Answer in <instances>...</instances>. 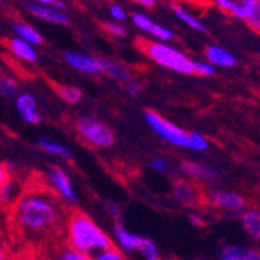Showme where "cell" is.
<instances>
[{
	"label": "cell",
	"mask_w": 260,
	"mask_h": 260,
	"mask_svg": "<svg viewBox=\"0 0 260 260\" xmlns=\"http://www.w3.org/2000/svg\"><path fill=\"white\" fill-rule=\"evenodd\" d=\"M64 59L67 61L69 66H72L74 69L80 70V72H83V74H87V75L102 74V69H100L97 58H90V56L75 53V52H66Z\"/></svg>",
	"instance_id": "obj_14"
},
{
	"label": "cell",
	"mask_w": 260,
	"mask_h": 260,
	"mask_svg": "<svg viewBox=\"0 0 260 260\" xmlns=\"http://www.w3.org/2000/svg\"><path fill=\"white\" fill-rule=\"evenodd\" d=\"M220 258L223 260H260V251L242 246V245H228L221 249Z\"/></svg>",
	"instance_id": "obj_18"
},
{
	"label": "cell",
	"mask_w": 260,
	"mask_h": 260,
	"mask_svg": "<svg viewBox=\"0 0 260 260\" xmlns=\"http://www.w3.org/2000/svg\"><path fill=\"white\" fill-rule=\"evenodd\" d=\"M242 226L246 231V234L254 240H260V210L258 209H249L240 214Z\"/></svg>",
	"instance_id": "obj_21"
},
{
	"label": "cell",
	"mask_w": 260,
	"mask_h": 260,
	"mask_svg": "<svg viewBox=\"0 0 260 260\" xmlns=\"http://www.w3.org/2000/svg\"><path fill=\"white\" fill-rule=\"evenodd\" d=\"M13 190H14V187H13V182L11 179L5 184L0 185V203L2 204H13V201L16 200L14 195H13Z\"/></svg>",
	"instance_id": "obj_31"
},
{
	"label": "cell",
	"mask_w": 260,
	"mask_h": 260,
	"mask_svg": "<svg viewBox=\"0 0 260 260\" xmlns=\"http://www.w3.org/2000/svg\"><path fill=\"white\" fill-rule=\"evenodd\" d=\"M173 197L178 203L187 204V206H195L201 203V190L188 179H176L172 185Z\"/></svg>",
	"instance_id": "obj_9"
},
{
	"label": "cell",
	"mask_w": 260,
	"mask_h": 260,
	"mask_svg": "<svg viewBox=\"0 0 260 260\" xmlns=\"http://www.w3.org/2000/svg\"><path fill=\"white\" fill-rule=\"evenodd\" d=\"M245 22L249 25V28L260 33V0H255V4H254L251 13L248 14V17L245 19Z\"/></svg>",
	"instance_id": "obj_28"
},
{
	"label": "cell",
	"mask_w": 260,
	"mask_h": 260,
	"mask_svg": "<svg viewBox=\"0 0 260 260\" xmlns=\"http://www.w3.org/2000/svg\"><path fill=\"white\" fill-rule=\"evenodd\" d=\"M137 252L147 258V260H156L159 258V249L156 246V243L147 237H140L139 239V246H137Z\"/></svg>",
	"instance_id": "obj_25"
},
{
	"label": "cell",
	"mask_w": 260,
	"mask_h": 260,
	"mask_svg": "<svg viewBox=\"0 0 260 260\" xmlns=\"http://www.w3.org/2000/svg\"><path fill=\"white\" fill-rule=\"evenodd\" d=\"M47 179H49V182L53 185L55 190L59 193L61 198L67 200L69 203H75V192L72 188V184H70V179L67 176V173L59 169V167H53L49 175H47Z\"/></svg>",
	"instance_id": "obj_11"
},
{
	"label": "cell",
	"mask_w": 260,
	"mask_h": 260,
	"mask_svg": "<svg viewBox=\"0 0 260 260\" xmlns=\"http://www.w3.org/2000/svg\"><path fill=\"white\" fill-rule=\"evenodd\" d=\"M204 56L210 64H214L215 67H221V69H232L235 62H237V59H235V56L229 50H226L224 47H220L217 44L207 45Z\"/></svg>",
	"instance_id": "obj_15"
},
{
	"label": "cell",
	"mask_w": 260,
	"mask_h": 260,
	"mask_svg": "<svg viewBox=\"0 0 260 260\" xmlns=\"http://www.w3.org/2000/svg\"><path fill=\"white\" fill-rule=\"evenodd\" d=\"M137 47L142 50V53H145L157 66L182 75H193L195 61L190 56H187L184 52L178 50L176 47L164 41H147V39H139Z\"/></svg>",
	"instance_id": "obj_4"
},
{
	"label": "cell",
	"mask_w": 260,
	"mask_h": 260,
	"mask_svg": "<svg viewBox=\"0 0 260 260\" xmlns=\"http://www.w3.org/2000/svg\"><path fill=\"white\" fill-rule=\"evenodd\" d=\"M38 4H42V5H50V7H55L58 10H64L66 8V4L61 2V0H36Z\"/></svg>",
	"instance_id": "obj_39"
},
{
	"label": "cell",
	"mask_w": 260,
	"mask_h": 260,
	"mask_svg": "<svg viewBox=\"0 0 260 260\" xmlns=\"http://www.w3.org/2000/svg\"><path fill=\"white\" fill-rule=\"evenodd\" d=\"M125 87H126V90H128L129 95H139V93H140V89H142L140 83H139L136 78L126 81V83H125Z\"/></svg>",
	"instance_id": "obj_35"
},
{
	"label": "cell",
	"mask_w": 260,
	"mask_h": 260,
	"mask_svg": "<svg viewBox=\"0 0 260 260\" xmlns=\"http://www.w3.org/2000/svg\"><path fill=\"white\" fill-rule=\"evenodd\" d=\"M114 237L117 245L120 246L122 252H136L139 246V235L129 232L125 226H122L119 221L114 224Z\"/></svg>",
	"instance_id": "obj_19"
},
{
	"label": "cell",
	"mask_w": 260,
	"mask_h": 260,
	"mask_svg": "<svg viewBox=\"0 0 260 260\" xmlns=\"http://www.w3.org/2000/svg\"><path fill=\"white\" fill-rule=\"evenodd\" d=\"M207 201L212 207L229 210L234 212V214H242V210L246 207V200L243 195L232 190H223V188L210 192L207 195Z\"/></svg>",
	"instance_id": "obj_6"
},
{
	"label": "cell",
	"mask_w": 260,
	"mask_h": 260,
	"mask_svg": "<svg viewBox=\"0 0 260 260\" xmlns=\"http://www.w3.org/2000/svg\"><path fill=\"white\" fill-rule=\"evenodd\" d=\"M150 165L153 170H156L159 173H167L170 170V162L165 157H154V159H151Z\"/></svg>",
	"instance_id": "obj_33"
},
{
	"label": "cell",
	"mask_w": 260,
	"mask_h": 260,
	"mask_svg": "<svg viewBox=\"0 0 260 260\" xmlns=\"http://www.w3.org/2000/svg\"><path fill=\"white\" fill-rule=\"evenodd\" d=\"M197 2H203V4H207L209 0H197Z\"/></svg>",
	"instance_id": "obj_42"
},
{
	"label": "cell",
	"mask_w": 260,
	"mask_h": 260,
	"mask_svg": "<svg viewBox=\"0 0 260 260\" xmlns=\"http://www.w3.org/2000/svg\"><path fill=\"white\" fill-rule=\"evenodd\" d=\"M147 125L165 142L179 148H188L193 151H206L209 148V140L201 133H187L178 125L169 122L167 119L154 111H145L144 114Z\"/></svg>",
	"instance_id": "obj_3"
},
{
	"label": "cell",
	"mask_w": 260,
	"mask_h": 260,
	"mask_svg": "<svg viewBox=\"0 0 260 260\" xmlns=\"http://www.w3.org/2000/svg\"><path fill=\"white\" fill-rule=\"evenodd\" d=\"M66 242L89 257H93V252H102L108 248H112L114 243L95 223H93L81 210H72L67 220L66 228Z\"/></svg>",
	"instance_id": "obj_2"
},
{
	"label": "cell",
	"mask_w": 260,
	"mask_h": 260,
	"mask_svg": "<svg viewBox=\"0 0 260 260\" xmlns=\"http://www.w3.org/2000/svg\"><path fill=\"white\" fill-rule=\"evenodd\" d=\"M10 181V167L5 164H0V185Z\"/></svg>",
	"instance_id": "obj_38"
},
{
	"label": "cell",
	"mask_w": 260,
	"mask_h": 260,
	"mask_svg": "<svg viewBox=\"0 0 260 260\" xmlns=\"http://www.w3.org/2000/svg\"><path fill=\"white\" fill-rule=\"evenodd\" d=\"M106 209H108V212H109V215H111V217H114L115 220H120L122 210H120V207L117 206L115 203H111V201H108V203H106Z\"/></svg>",
	"instance_id": "obj_36"
},
{
	"label": "cell",
	"mask_w": 260,
	"mask_h": 260,
	"mask_svg": "<svg viewBox=\"0 0 260 260\" xmlns=\"http://www.w3.org/2000/svg\"><path fill=\"white\" fill-rule=\"evenodd\" d=\"M131 2L144 7V8H154L156 7V0H131Z\"/></svg>",
	"instance_id": "obj_40"
},
{
	"label": "cell",
	"mask_w": 260,
	"mask_h": 260,
	"mask_svg": "<svg viewBox=\"0 0 260 260\" xmlns=\"http://www.w3.org/2000/svg\"><path fill=\"white\" fill-rule=\"evenodd\" d=\"M16 108L25 122H28V123L41 122V115L36 108V100L33 95H30V93H22V95H19L16 99Z\"/></svg>",
	"instance_id": "obj_17"
},
{
	"label": "cell",
	"mask_w": 260,
	"mask_h": 260,
	"mask_svg": "<svg viewBox=\"0 0 260 260\" xmlns=\"http://www.w3.org/2000/svg\"><path fill=\"white\" fill-rule=\"evenodd\" d=\"M102 27L106 33L112 35V36H117V38H125L128 35L126 28L123 25H120V22H103Z\"/></svg>",
	"instance_id": "obj_29"
},
{
	"label": "cell",
	"mask_w": 260,
	"mask_h": 260,
	"mask_svg": "<svg viewBox=\"0 0 260 260\" xmlns=\"http://www.w3.org/2000/svg\"><path fill=\"white\" fill-rule=\"evenodd\" d=\"M217 72V67L214 64H210L207 59L206 61H195L193 64V75H200V77H212L215 75Z\"/></svg>",
	"instance_id": "obj_26"
},
{
	"label": "cell",
	"mask_w": 260,
	"mask_h": 260,
	"mask_svg": "<svg viewBox=\"0 0 260 260\" xmlns=\"http://www.w3.org/2000/svg\"><path fill=\"white\" fill-rule=\"evenodd\" d=\"M49 84L52 86L53 92L56 95L64 100L69 105H75L83 99V92L81 89L75 87V86H69V84H62V83H55V81H49Z\"/></svg>",
	"instance_id": "obj_22"
},
{
	"label": "cell",
	"mask_w": 260,
	"mask_h": 260,
	"mask_svg": "<svg viewBox=\"0 0 260 260\" xmlns=\"http://www.w3.org/2000/svg\"><path fill=\"white\" fill-rule=\"evenodd\" d=\"M39 147L47 151V153H52L55 156H59V157H64L67 160H72V153H70L69 148H66L64 145H59L53 140H49V139H41L39 140Z\"/></svg>",
	"instance_id": "obj_24"
},
{
	"label": "cell",
	"mask_w": 260,
	"mask_h": 260,
	"mask_svg": "<svg viewBox=\"0 0 260 260\" xmlns=\"http://www.w3.org/2000/svg\"><path fill=\"white\" fill-rule=\"evenodd\" d=\"M27 11L31 13L33 16L52 22V23H59V25H67L69 23V16L64 13V10H58L50 5H42V4H28Z\"/></svg>",
	"instance_id": "obj_12"
},
{
	"label": "cell",
	"mask_w": 260,
	"mask_h": 260,
	"mask_svg": "<svg viewBox=\"0 0 260 260\" xmlns=\"http://www.w3.org/2000/svg\"><path fill=\"white\" fill-rule=\"evenodd\" d=\"M75 129L83 140L97 148H109L115 144V136L112 129L92 117H81L75 122Z\"/></svg>",
	"instance_id": "obj_5"
},
{
	"label": "cell",
	"mask_w": 260,
	"mask_h": 260,
	"mask_svg": "<svg viewBox=\"0 0 260 260\" xmlns=\"http://www.w3.org/2000/svg\"><path fill=\"white\" fill-rule=\"evenodd\" d=\"M172 11H173V14L176 16V19L181 20L185 27L192 28V30H195V31H200V33H204V31H206L204 22H203L200 17H197L195 14H192L188 10H185L182 5L173 4V5H172Z\"/></svg>",
	"instance_id": "obj_20"
},
{
	"label": "cell",
	"mask_w": 260,
	"mask_h": 260,
	"mask_svg": "<svg viewBox=\"0 0 260 260\" xmlns=\"http://www.w3.org/2000/svg\"><path fill=\"white\" fill-rule=\"evenodd\" d=\"M95 258H99V260H123L125 254H122L115 246H112V248H108V249L102 251L100 254H97Z\"/></svg>",
	"instance_id": "obj_32"
},
{
	"label": "cell",
	"mask_w": 260,
	"mask_h": 260,
	"mask_svg": "<svg viewBox=\"0 0 260 260\" xmlns=\"http://www.w3.org/2000/svg\"><path fill=\"white\" fill-rule=\"evenodd\" d=\"M109 14H111L112 19L117 20V22H123V20H126V17H128L125 8L120 7V5H117V4H114V5L109 7Z\"/></svg>",
	"instance_id": "obj_34"
},
{
	"label": "cell",
	"mask_w": 260,
	"mask_h": 260,
	"mask_svg": "<svg viewBox=\"0 0 260 260\" xmlns=\"http://www.w3.org/2000/svg\"><path fill=\"white\" fill-rule=\"evenodd\" d=\"M179 172L184 176H188L197 181H212L220 176V173L215 169H212L209 165L203 162H197V160H182L179 164Z\"/></svg>",
	"instance_id": "obj_10"
},
{
	"label": "cell",
	"mask_w": 260,
	"mask_h": 260,
	"mask_svg": "<svg viewBox=\"0 0 260 260\" xmlns=\"http://www.w3.org/2000/svg\"><path fill=\"white\" fill-rule=\"evenodd\" d=\"M207 4L214 5L221 13H224L234 19L245 20L248 17V14L251 13L255 0H209Z\"/></svg>",
	"instance_id": "obj_8"
},
{
	"label": "cell",
	"mask_w": 260,
	"mask_h": 260,
	"mask_svg": "<svg viewBox=\"0 0 260 260\" xmlns=\"http://www.w3.org/2000/svg\"><path fill=\"white\" fill-rule=\"evenodd\" d=\"M13 28H14V31L17 33L19 38L31 42L33 45H39V44L44 42L42 41V36L36 31V28H33L31 25H28V23H16Z\"/></svg>",
	"instance_id": "obj_23"
},
{
	"label": "cell",
	"mask_w": 260,
	"mask_h": 260,
	"mask_svg": "<svg viewBox=\"0 0 260 260\" xmlns=\"http://www.w3.org/2000/svg\"><path fill=\"white\" fill-rule=\"evenodd\" d=\"M8 257V254H7V249H5V245L0 242V260H4V258H7Z\"/></svg>",
	"instance_id": "obj_41"
},
{
	"label": "cell",
	"mask_w": 260,
	"mask_h": 260,
	"mask_svg": "<svg viewBox=\"0 0 260 260\" xmlns=\"http://www.w3.org/2000/svg\"><path fill=\"white\" fill-rule=\"evenodd\" d=\"M188 221H190L195 228H203V226H204L203 215H201V214H195V212H192V214H188Z\"/></svg>",
	"instance_id": "obj_37"
},
{
	"label": "cell",
	"mask_w": 260,
	"mask_h": 260,
	"mask_svg": "<svg viewBox=\"0 0 260 260\" xmlns=\"http://www.w3.org/2000/svg\"><path fill=\"white\" fill-rule=\"evenodd\" d=\"M100 69H102V74L114 78L115 81H120V83H126L129 80L134 78V74L129 67H126L125 64L119 62V61H114V59H108V58H97Z\"/></svg>",
	"instance_id": "obj_13"
},
{
	"label": "cell",
	"mask_w": 260,
	"mask_h": 260,
	"mask_svg": "<svg viewBox=\"0 0 260 260\" xmlns=\"http://www.w3.org/2000/svg\"><path fill=\"white\" fill-rule=\"evenodd\" d=\"M10 214L13 240L33 251L66 235L70 215L59 193L47 187L42 178L28 181L23 192L13 201Z\"/></svg>",
	"instance_id": "obj_1"
},
{
	"label": "cell",
	"mask_w": 260,
	"mask_h": 260,
	"mask_svg": "<svg viewBox=\"0 0 260 260\" xmlns=\"http://www.w3.org/2000/svg\"><path fill=\"white\" fill-rule=\"evenodd\" d=\"M8 50L11 55L17 56L19 59L22 61H27V62H35L38 59V55H36V50L31 42L22 39V38H13V39H7L5 41Z\"/></svg>",
	"instance_id": "obj_16"
},
{
	"label": "cell",
	"mask_w": 260,
	"mask_h": 260,
	"mask_svg": "<svg viewBox=\"0 0 260 260\" xmlns=\"http://www.w3.org/2000/svg\"><path fill=\"white\" fill-rule=\"evenodd\" d=\"M0 93L7 99H13L17 93V83L10 77L0 78Z\"/></svg>",
	"instance_id": "obj_27"
},
{
	"label": "cell",
	"mask_w": 260,
	"mask_h": 260,
	"mask_svg": "<svg viewBox=\"0 0 260 260\" xmlns=\"http://www.w3.org/2000/svg\"><path fill=\"white\" fill-rule=\"evenodd\" d=\"M131 20L134 25L142 30L144 33H148L150 36H153L156 41H164V42H169L175 38L173 31L167 27L160 25V23L154 22L150 16L144 14V13H133L131 14Z\"/></svg>",
	"instance_id": "obj_7"
},
{
	"label": "cell",
	"mask_w": 260,
	"mask_h": 260,
	"mask_svg": "<svg viewBox=\"0 0 260 260\" xmlns=\"http://www.w3.org/2000/svg\"><path fill=\"white\" fill-rule=\"evenodd\" d=\"M61 254L58 255L59 258H62V260H87V258H90L89 255H86L84 252H81V251H78V249H75V248H72V246H69L67 245V248L66 249H62V251H59Z\"/></svg>",
	"instance_id": "obj_30"
}]
</instances>
